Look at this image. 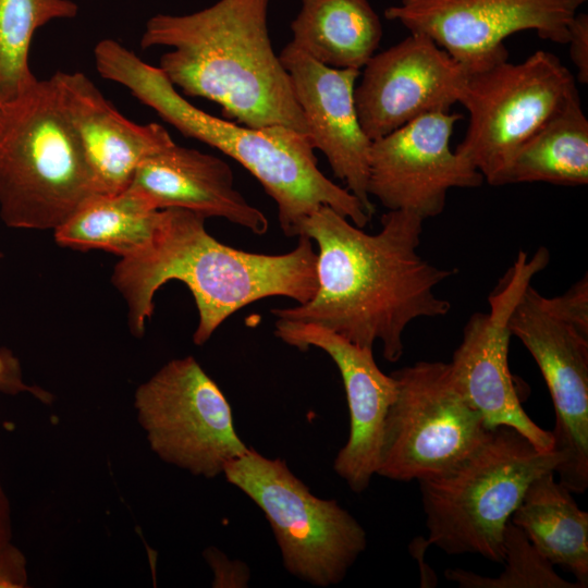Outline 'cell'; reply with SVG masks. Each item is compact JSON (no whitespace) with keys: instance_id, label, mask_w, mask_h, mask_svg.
<instances>
[{"instance_id":"20","label":"cell","mask_w":588,"mask_h":588,"mask_svg":"<svg viewBox=\"0 0 588 588\" xmlns=\"http://www.w3.org/2000/svg\"><path fill=\"white\" fill-rule=\"evenodd\" d=\"M554 471L532 480L510 522L552 565L571 572L580 588L588 586V513Z\"/></svg>"},{"instance_id":"7","label":"cell","mask_w":588,"mask_h":588,"mask_svg":"<svg viewBox=\"0 0 588 588\" xmlns=\"http://www.w3.org/2000/svg\"><path fill=\"white\" fill-rule=\"evenodd\" d=\"M222 475L262 511L284 568L301 580L338 585L366 550L367 534L358 520L336 500L311 493L285 461L249 448Z\"/></svg>"},{"instance_id":"2","label":"cell","mask_w":588,"mask_h":588,"mask_svg":"<svg viewBox=\"0 0 588 588\" xmlns=\"http://www.w3.org/2000/svg\"><path fill=\"white\" fill-rule=\"evenodd\" d=\"M205 219L186 209L161 210L149 243L114 267L112 283L126 302L134 335L144 334L155 310V294L171 280L184 283L195 299L196 345L205 344L231 315L259 299L284 296L305 304L315 295L317 253L308 236L299 235L289 253H250L212 237Z\"/></svg>"},{"instance_id":"12","label":"cell","mask_w":588,"mask_h":588,"mask_svg":"<svg viewBox=\"0 0 588 588\" xmlns=\"http://www.w3.org/2000/svg\"><path fill=\"white\" fill-rule=\"evenodd\" d=\"M587 0H400L384 17L431 38L468 73L509 59L504 40L534 30L565 45L569 27Z\"/></svg>"},{"instance_id":"24","label":"cell","mask_w":588,"mask_h":588,"mask_svg":"<svg viewBox=\"0 0 588 588\" xmlns=\"http://www.w3.org/2000/svg\"><path fill=\"white\" fill-rule=\"evenodd\" d=\"M77 11L72 0H0V98L5 103L37 82L28 62L35 32L53 20L72 19Z\"/></svg>"},{"instance_id":"21","label":"cell","mask_w":588,"mask_h":588,"mask_svg":"<svg viewBox=\"0 0 588 588\" xmlns=\"http://www.w3.org/2000/svg\"><path fill=\"white\" fill-rule=\"evenodd\" d=\"M299 1L290 44L326 65L360 71L383 34L369 0Z\"/></svg>"},{"instance_id":"25","label":"cell","mask_w":588,"mask_h":588,"mask_svg":"<svg viewBox=\"0 0 588 588\" xmlns=\"http://www.w3.org/2000/svg\"><path fill=\"white\" fill-rule=\"evenodd\" d=\"M504 571L486 577L462 568H449L445 577L462 588H580L559 576L553 565L530 543L525 534L507 523L503 536Z\"/></svg>"},{"instance_id":"9","label":"cell","mask_w":588,"mask_h":588,"mask_svg":"<svg viewBox=\"0 0 588 588\" xmlns=\"http://www.w3.org/2000/svg\"><path fill=\"white\" fill-rule=\"evenodd\" d=\"M577 94L569 69L544 50L468 73L458 100L468 125L455 151L490 185L501 186L518 149Z\"/></svg>"},{"instance_id":"30","label":"cell","mask_w":588,"mask_h":588,"mask_svg":"<svg viewBox=\"0 0 588 588\" xmlns=\"http://www.w3.org/2000/svg\"><path fill=\"white\" fill-rule=\"evenodd\" d=\"M8 117V103L0 98V140L3 136Z\"/></svg>"},{"instance_id":"17","label":"cell","mask_w":588,"mask_h":588,"mask_svg":"<svg viewBox=\"0 0 588 588\" xmlns=\"http://www.w3.org/2000/svg\"><path fill=\"white\" fill-rule=\"evenodd\" d=\"M279 57L314 148L323 154L334 176L372 216L375 208L367 191L371 140L360 125L354 101L360 71L326 65L290 42Z\"/></svg>"},{"instance_id":"4","label":"cell","mask_w":588,"mask_h":588,"mask_svg":"<svg viewBox=\"0 0 588 588\" xmlns=\"http://www.w3.org/2000/svg\"><path fill=\"white\" fill-rule=\"evenodd\" d=\"M99 74L126 87L186 137L200 140L243 166L273 199L286 236H298L303 221L329 206L358 228L371 216L360 200L318 168L308 134L284 125L250 127L215 117L189 102L158 68L113 39L95 49Z\"/></svg>"},{"instance_id":"29","label":"cell","mask_w":588,"mask_h":588,"mask_svg":"<svg viewBox=\"0 0 588 588\" xmlns=\"http://www.w3.org/2000/svg\"><path fill=\"white\" fill-rule=\"evenodd\" d=\"M12 512L9 498L0 480V548L12 542Z\"/></svg>"},{"instance_id":"19","label":"cell","mask_w":588,"mask_h":588,"mask_svg":"<svg viewBox=\"0 0 588 588\" xmlns=\"http://www.w3.org/2000/svg\"><path fill=\"white\" fill-rule=\"evenodd\" d=\"M128 187L157 210L181 208L205 218H223L256 235L269 228L265 213L235 187L224 160L175 143L144 159Z\"/></svg>"},{"instance_id":"18","label":"cell","mask_w":588,"mask_h":588,"mask_svg":"<svg viewBox=\"0 0 588 588\" xmlns=\"http://www.w3.org/2000/svg\"><path fill=\"white\" fill-rule=\"evenodd\" d=\"M50 81L101 195L126 189L139 163L174 143L158 123L123 117L81 72H57Z\"/></svg>"},{"instance_id":"8","label":"cell","mask_w":588,"mask_h":588,"mask_svg":"<svg viewBox=\"0 0 588 588\" xmlns=\"http://www.w3.org/2000/svg\"><path fill=\"white\" fill-rule=\"evenodd\" d=\"M509 328L536 360L551 395L554 473L573 493L588 488V278L564 294L547 297L527 285Z\"/></svg>"},{"instance_id":"16","label":"cell","mask_w":588,"mask_h":588,"mask_svg":"<svg viewBox=\"0 0 588 588\" xmlns=\"http://www.w3.org/2000/svg\"><path fill=\"white\" fill-rule=\"evenodd\" d=\"M274 333L299 351L322 350L336 365L346 394L350 434L333 469L352 491L363 492L376 475L385 417L396 396L394 378L380 370L372 348L321 326L275 318Z\"/></svg>"},{"instance_id":"28","label":"cell","mask_w":588,"mask_h":588,"mask_svg":"<svg viewBox=\"0 0 588 588\" xmlns=\"http://www.w3.org/2000/svg\"><path fill=\"white\" fill-rule=\"evenodd\" d=\"M28 584L26 559L12 542L0 548V588H24Z\"/></svg>"},{"instance_id":"22","label":"cell","mask_w":588,"mask_h":588,"mask_svg":"<svg viewBox=\"0 0 588 588\" xmlns=\"http://www.w3.org/2000/svg\"><path fill=\"white\" fill-rule=\"evenodd\" d=\"M588 183V119L579 94L547 121L516 152L501 185Z\"/></svg>"},{"instance_id":"3","label":"cell","mask_w":588,"mask_h":588,"mask_svg":"<svg viewBox=\"0 0 588 588\" xmlns=\"http://www.w3.org/2000/svg\"><path fill=\"white\" fill-rule=\"evenodd\" d=\"M270 1L218 0L193 13H158L147 21L140 46L169 48L158 68L183 96L218 103L225 119L308 134L290 75L271 44Z\"/></svg>"},{"instance_id":"14","label":"cell","mask_w":588,"mask_h":588,"mask_svg":"<svg viewBox=\"0 0 588 588\" xmlns=\"http://www.w3.org/2000/svg\"><path fill=\"white\" fill-rule=\"evenodd\" d=\"M461 114L422 115L371 142L368 195L388 210L409 211L422 220L441 215L452 188H475L481 173L451 149Z\"/></svg>"},{"instance_id":"27","label":"cell","mask_w":588,"mask_h":588,"mask_svg":"<svg viewBox=\"0 0 588 588\" xmlns=\"http://www.w3.org/2000/svg\"><path fill=\"white\" fill-rule=\"evenodd\" d=\"M569 57L577 70V81L588 83V15L578 12L569 27Z\"/></svg>"},{"instance_id":"5","label":"cell","mask_w":588,"mask_h":588,"mask_svg":"<svg viewBox=\"0 0 588 588\" xmlns=\"http://www.w3.org/2000/svg\"><path fill=\"white\" fill-rule=\"evenodd\" d=\"M562 457L540 451L509 426L487 431L446 470L418 480L428 538L448 554L476 553L503 563V536L534 479L554 471Z\"/></svg>"},{"instance_id":"10","label":"cell","mask_w":588,"mask_h":588,"mask_svg":"<svg viewBox=\"0 0 588 588\" xmlns=\"http://www.w3.org/2000/svg\"><path fill=\"white\" fill-rule=\"evenodd\" d=\"M396 396L385 417L376 475L396 481L436 476L467 455L489 430L449 363L417 362L390 373Z\"/></svg>"},{"instance_id":"23","label":"cell","mask_w":588,"mask_h":588,"mask_svg":"<svg viewBox=\"0 0 588 588\" xmlns=\"http://www.w3.org/2000/svg\"><path fill=\"white\" fill-rule=\"evenodd\" d=\"M161 210L132 188L98 195L54 230L56 242L78 250L101 249L131 257L151 240Z\"/></svg>"},{"instance_id":"11","label":"cell","mask_w":588,"mask_h":588,"mask_svg":"<svg viewBox=\"0 0 588 588\" xmlns=\"http://www.w3.org/2000/svg\"><path fill=\"white\" fill-rule=\"evenodd\" d=\"M134 408L150 450L194 476L222 475L249 450L225 395L193 356L170 360L138 385Z\"/></svg>"},{"instance_id":"15","label":"cell","mask_w":588,"mask_h":588,"mask_svg":"<svg viewBox=\"0 0 588 588\" xmlns=\"http://www.w3.org/2000/svg\"><path fill=\"white\" fill-rule=\"evenodd\" d=\"M354 101L372 142L429 113L450 112L468 77L466 69L420 33L375 53L360 70Z\"/></svg>"},{"instance_id":"13","label":"cell","mask_w":588,"mask_h":588,"mask_svg":"<svg viewBox=\"0 0 588 588\" xmlns=\"http://www.w3.org/2000/svg\"><path fill=\"white\" fill-rule=\"evenodd\" d=\"M549 261L544 247L530 257L518 253L489 294V311L475 313L468 319L449 363L457 387L488 429L512 427L540 451H552L554 439L552 431L539 427L520 404L507 362L509 318L524 290Z\"/></svg>"},{"instance_id":"26","label":"cell","mask_w":588,"mask_h":588,"mask_svg":"<svg viewBox=\"0 0 588 588\" xmlns=\"http://www.w3.org/2000/svg\"><path fill=\"white\" fill-rule=\"evenodd\" d=\"M204 556L213 572V587H246L248 567L240 561H231L217 548H208Z\"/></svg>"},{"instance_id":"1","label":"cell","mask_w":588,"mask_h":588,"mask_svg":"<svg viewBox=\"0 0 588 588\" xmlns=\"http://www.w3.org/2000/svg\"><path fill=\"white\" fill-rule=\"evenodd\" d=\"M424 221L409 211L388 210L380 231L370 234L329 206L319 207L299 230L318 248L317 291L305 304L271 314L321 326L363 347L379 342L383 357L397 362L412 321L442 317L451 309L436 287L457 270L419 255Z\"/></svg>"},{"instance_id":"6","label":"cell","mask_w":588,"mask_h":588,"mask_svg":"<svg viewBox=\"0 0 588 588\" xmlns=\"http://www.w3.org/2000/svg\"><path fill=\"white\" fill-rule=\"evenodd\" d=\"M101 195L49 79L15 101L0 140V218L14 229L53 231Z\"/></svg>"}]
</instances>
